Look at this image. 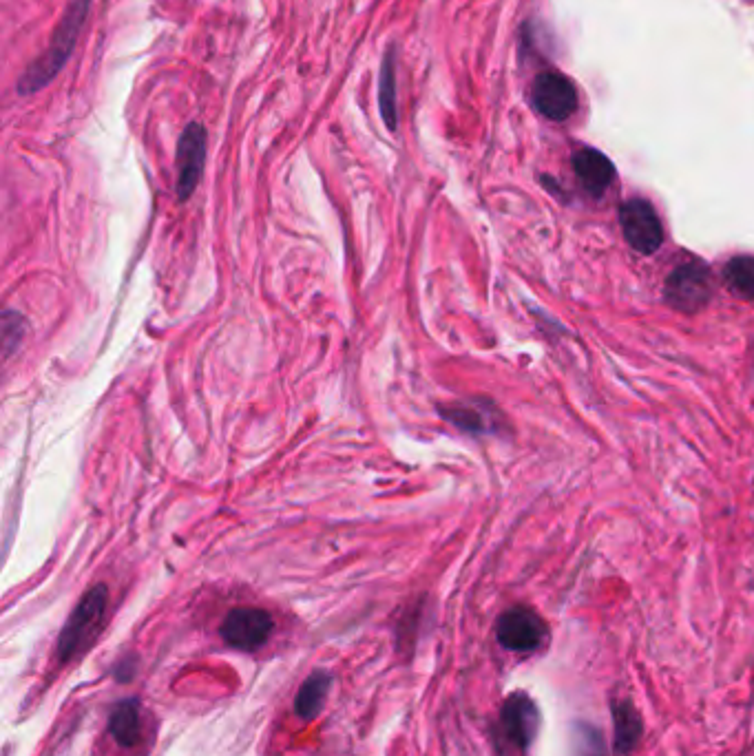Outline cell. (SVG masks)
<instances>
[{
    "label": "cell",
    "instance_id": "obj_3",
    "mask_svg": "<svg viewBox=\"0 0 754 756\" xmlns=\"http://www.w3.org/2000/svg\"><path fill=\"white\" fill-rule=\"evenodd\" d=\"M496 637L502 648L511 653H536L549 639V626L544 619L525 606L509 608L500 615Z\"/></svg>",
    "mask_w": 754,
    "mask_h": 756
},
{
    "label": "cell",
    "instance_id": "obj_16",
    "mask_svg": "<svg viewBox=\"0 0 754 756\" xmlns=\"http://www.w3.org/2000/svg\"><path fill=\"white\" fill-rule=\"evenodd\" d=\"M728 290L739 299H754V257H735L724 268Z\"/></svg>",
    "mask_w": 754,
    "mask_h": 756
},
{
    "label": "cell",
    "instance_id": "obj_17",
    "mask_svg": "<svg viewBox=\"0 0 754 756\" xmlns=\"http://www.w3.org/2000/svg\"><path fill=\"white\" fill-rule=\"evenodd\" d=\"M3 336H5V350L9 354V350L14 348L16 343H20V339H23V332H25V321L23 319H16V323H12V312H5V325H3Z\"/></svg>",
    "mask_w": 754,
    "mask_h": 756
},
{
    "label": "cell",
    "instance_id": "obj_9",
    "mask_svg": "<svg viewBox=\"0 0 754 756\" xmlns=\"http://www.w3.org/2000/svg\"><path fill=\"white\" fill-rule=\"evenodd\" d=\"M206 162V129L191 122L177 142V197L186 202L195 193Z\"/></svg>",
    "mask_w": 754,
    "mask_h": 756
},
{
    "label": "cell",
    "instance_id": "obj_13",
    "mask_svg": "<svg viewBox=\"0 0 754 756\" xmlns=\"http://www.w3.org/2000/svg\"><path fill=\"white\" fill-rule=\"evenodd\" d=\"M109 732L111 737L118 741L124 748H133L142 739V719H140V706L135 699L118 703V708L111 712L109 719Z\"/></svg>",
    "mask_w": 754,
    "mask_h": 756
},
{
    "label": "cell",
    "instance_id": "obj_7",
    "mask_svg": "<svg viewBox=\"0 0 754 756\" xmlns=\"http://www.w3.org/2000/svg\"><path fill=\"white\" fill-rule=\"evenodd\" d=\"M712 297V279L704 264L688 261L679 266L666 281V299L682 312H697Z\"/></svg>",
    "mask_w": 754,
    "mask_h": 756
},
{
    "label": "cell",
    "instance_id": "obj_1",
    "mask_svg": "<svg viewBox=\"0 0 754 756\" xmlns=\"http://www.w3.org/2000/svg\"><path fill=\"white\" fill-rule=\"evenodd\" d=\"M89 7H91V0H73V3L67 7V12L60 18L54 36H51V42L47 45L45 54L31 62L23 76H20L16 84L18 93L29 96V93L45 89L47 84L58 76L62 67L67 65V60L71 58L73 49H76L78 45L80 31L87 23Z\"/></svg>",
    "mask_w": 754,
    "mask_h": 756
},
{
    "label": "cell",
    "instance_id": "obj_4",
    "mask_svg": "<svg viewBox=\"0 0 754 756\" xmlns=\"http://www.w3.org/2000/svg\"><path fill=\"white\" fill-rule=\"evenodd\" d=\"M531 102L540 115L553 122H564L578 111V89L562 73H540L533 80Z\"/></svg>",
    "mask_w": 754,
    "mask_h": 756
},
{
    "label": "cell",
    "instance_id": "obj_12",
    "mask_svg": "<svg viewBox=\"0 0 754 756\" xmlns=\"http://www.w3.org/2000/svg\"><path fill=\"white\" fill-rule=\"evenodd\" d=\"M330 686H332V675L326 670L312 672V675L303 681L295 697V710L299 714V719L314 721L319 717V712L330 692Z\"/></svg>",
    "mask_w": 754,
    "mask_h": 756
},
{
    "label": "cell",
    "instance_id": "obj_6",
    "mask_svg": "<svg viewBox=\"0 0 754 756\" xmlns=\"http://www.w3.org/2000/svg\"><path fill=\"white\" fill-rule=\"evenodd\" d=\"M540 712L527 692H513L500 710V734L507 745L525 752L536 741Z\"/></svg>",
    "mask_w": 754,
    "mask_h": 756
},
{
    "label": "cell",
    "instance_id": "obj_8",
    "mask_svg": "<svg viewBox=\"0 0 754 756\" xmlns=\"http://www.w3.org/2000/svg\"><path fill=\"white\" fill-rule=\"evenodd\" d=\"M620 224L628 246L642 252V255H653L662 246V222H659L655 208L646 199H631V202H626L620 208Z\"/></svg>",
    "mask_w": 754,
    "mask_h": 756
},
{
    "label": "cell",
    "instance_id": "obj_14",
    "mask_svg": "<svg viewBox=\"0 0 754 756\" xmlns=\"http://www.w3.org/2000/svg\"><path fill=\"white\" fill-rule=\"evenodd\" d=\"M379 109L383 122L390 131L399 126V100H396V54L394 49H387L381 65L379 76Z\"/></svg>",
    "mask_w": 754,
    "mask_h": 756
},
{
    "label": "cell",
    "instance_id": "obj_11",
    "mask_svg": "<svg viewBox=\"0 0 754 756\" xmlns=\"http://www.w3.org/2000/svg\"><path fill=\"white\" fill-rule=\"evenodd\" d=\"M575 175L591 195H602L615 180V166L609 157L595 149H582L573 155Z\"/></svg>",
    "mask_w": 754,
    "mask_h": 756
},
{
    "label": "cell",
    "instance_id": "obj_10",
    "mask_svg": "<svg viewBox=\"0 0 754 756\" xmlns=\"http://www.w3.org/2000/svg\"><path fill=\"white\" fill-rule=\"evenodd\" d=\"M613 717V752L617 756H628L640 745L644 737V721L642 714L637 712L628 699L613 701L611 706Z\"/></svg>",
    "mask_w": 754,
    "mask_h": 756
},
{
    "label": "cell",
    "instance_id": "obj_5",
    "mask_svg": "<svg viewBox=\"0 0 754 756\" xmlns=\"http://www.w3.org/2000/svg\"><path fill=\"white\" fill-rule=\"evenodd\" d=\"M272 628H275V622H272L270 613L261 611V608L242 606L233 608V611L224 617L219 633H222L228 646L253 653V650L268 642Z\"/></svg>",
    "mask_w": 754,
    "mask_h": 756
},
{
    "label": "cell",
    "instance_id": "obj_2",
    "mask_svg": "<svg viewBox=\"0 0 754 756\" xmlns=\"http://www.w3.org/2000/svg\"><path fill=\"white\" fill-rule=\"evenodd\" d=\"M109 604V588L104 584H96L82 595L78 606L73 608L65 628L58 637L56 655L65 664L85 653L91 644L96 642L100 630L104 626V615H107Z\"/></svg>",
    "mask_w": 754,
    "mask_h": 756
},
{
    "label": "cell",
    "instance_id": "obj_15",
    "mask_svg": "<svg viewBox=\"0 0 754 756\" xmlns=\"http://www.w3.org/2000/svg\"><path fill=\"white\" fill-rule=\"evenodd\" d=\"M571 756H609L604 732L589 721L571 726Z\"/></svg>",
    "mask_w": 754,
    "mask_h": 756
}]
</instances>
